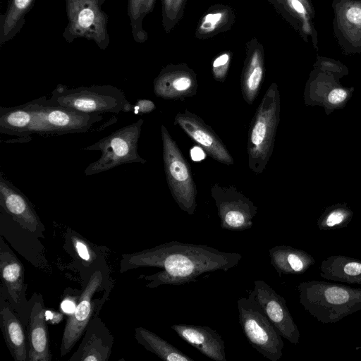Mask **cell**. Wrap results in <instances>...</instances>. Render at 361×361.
Here are the masks:
<instances>
[{"mask_svg":"<svg viewBox=\"0 0 361 361\" xmlns=\"http://www.w3.org/2000/svg\"><path fill=\"white\" fill-rule=\"evenodd\" d=\"M242 259L237 252H225L204 245L171 241L137 252L122 255L119 272L139 267L161 270L151 275H140L147 288L162 285L179 286L197 282L204 273L228 271Z\"/></svg>","mask_w":361,"mask_h":361,"instance_id":"obj_1","label":"cell"},{"mask_svg":"<svg viewBox=\"0 0 361 361\" xmlns=\"http://www.w3.org/2000/svg\"><path fill=\"white\" fill-rule=\"evenodd\" d=\"M299 302L322 324H333L361 310V288L323 281L300 282Z\"/></svg>","mask_w":361,"mask_h":361,"instance_id":"obj_2","label":"cell"},{"mask_svg":"<svg viewBox=\"0 0 361 361\" xmlns=\"http://www.w3.org/2000/svg\"><path fill=\"white\" fill-rule=\"evenodd\" d=\"M280 94L271 84L252 118L247 136L248 166L255 173H262L272 154L280 120Z\"/></svg>","mask_w":361,"mask_h":361,"instance_id":"obj_3","label":"cell"},{"mask_svg":"<svg viewBox=\"0 0 361 361\" xmlns=\"http://www.w3.org/2000/svg\"><path fill=\"white\" fill-rule=\"evenodd\" d=\"M32 114L30 134L42 136L86 133L103 119L101 114L53 105L42 97L26 103Z\"/></svg>","mask_w":361,"mask_h":361,"instance_id":"obj_4","label":"cell"},{"mask_svg":"<svg viewBox=\"0 0 361 361\" xmlns=\"http://www.w3.org/2000/svg\"><path fill=\"white\" fill-rule=\"evenodd\" d=\"M143 119L123 126L97 142L82 148L86 151H100L101 156L85 169V176H91L114 169L123 164L147 161L137 152Z\"/></svg>","mask_w":361,"mask_h":361,"instance_id":"obj_5","label":"cell"},{"mask_svg":"<svg viewBox=\"0 0 361 361\" xmlns=\"http://www.w3.org/2000/svg\"><path fill=\"white\" fill-rule=\"evenodd\" d=\"M237 304L239 323L249 343L267 359L279 360L284 343L261 305L250 292L247 298H239Z\"/></svg>","mask_w":361,"mask_h":361,"instance_id":"obj_6","label":"cell"},{"mask_svg":"<svg viewBox=\"0 0 361 361\" xmlns=\"http://www.w3.org/2000/svg\"><path fill=\"white\" fill-rule=\"evenodd\" d=\"M161 137L164 171L171 194L183 211L192 215L197 207V188L190 165L164 125L161 126Z\"/></svg>","mask_w":361,"mask_h":361,"instance_id":"obj_7","label":"cell"},{"mask_svg":"<svg viewBox=\"0 0 361 361\" xmlns=\"http://www.w3.org/2000/svg\"><path fill=\"white\" fill-rule=\"evenodd\" d=\"M51 104L68 107L87 114L119 113L128 102L124 92L111 85L81 86L54 90L47 99Z\"/></svg>","mask_w":361,"mask_h":361,"instance_id":"obj_8","label":"cell"},{"mask_svg":"<svg viewBox=\"0 0 361 361\" xmlns=\"http://www.w3.org/2000/svg\"><path fill=\"white\" fill-rule=\"evenodd\" d=\"M102 283L101 271H95L82 290L75 311L67 319L61 343V356L71 351L85 332L90 320L99 313L103 302L107 299L108 292L102 298H96Z\"/></svg>","mask_w":361,"mask_h":361,"instance_id":"obj_9","label":"cell"},{"mask_svg":"<svg viewBox=\"0 0 361 361\" xmlns=\"http://www.w3.org/2000/svg\"><path fill=\"white\" fill-rule=\"evenodd\" d=\"M215 202L221 227L231 231H243L253 225L257 207L235 186L214 184L210 189Z\"/></svg>","mask_w":361,"mask_h":361,"instance_id":"obj_10","label":"cell"},{"mask_svg":"<svg viewBox=\"0 0 361 361\" xmlns=\"http://www.w3.org/2000/svg\"><path fill=\"white\" fill-rule=\"evenodd\" d=\"M250 293L264 310L267 317L281 336L294 345L300 341V331L295 323L284 298L262 280L254 281Z\"/></svg>","mask_w":361,"mask_h":361,"instance_id":"obj_11","label":"cell"},{"mask_svg":"<svg viewBox=\"0 0 361 361\" xmlns=\"http://www.w3.org/2000/svg\"><path fill=\"white\" fill-rule=\"evenodd\" d=\"M0 271L6 298L25 323L28 320L30 302L25 296L24 267L2 238L0 240Z\"/></svg>","mask_w":361,"mask_h":361,"instance_id":"obj_12","label":"cell"},{"mask_svg":"<svg viewBox=\"0 0 361 361\" xmlns=\"http://www.w3.org/2000/svg\"><path fill=\"white\" fill-rule=\"evenodd\" d=\"M69 31L93 39L99 45L106 40V23L97 0H67Z\"/></svg>","mask_w":361,"mask_h":361,"instance_id":"obj_13","label":"cell"},{"mask_svg":"<svg viewBox=\"0 0 361 361\" xmlns=\"http://www.w3.org/2000/svg\"><path fill=\"white\" fill-rule=\"evenodd\" d=\"M173 124L179 126L206 153L221 164H234V160L220 137L200 116L185 109L178 113Z\"/></svg>","mask_w":361,"mask_h":361,"instance_id":"obj_14","label":"cell"},{"mask_svg":"<svg viewBox=\"0 0 361 361\" xmlns=\"http://www.w3.org/2000/svg\"><path fill=\"white\" fill-rule=\"evenodd\" d=\"M0 205L22 228L32 233L44 231L39 217L28 198L0 173Z\"/></svg>","mask_w":361,"mask_h":361,"instance_id":"obj_15","label":"cell"},{"mask_svg":"<svg viewBox=\"0 0 361 361\" xmlns=\"http://www.w3.org/2000/svg\"><path fill=\"white\" fill-rule=\"evenodd\" d=\"M114 336L96 314L88 324L83 338L69 361H107L112 351Z\"/></svg>","mask_w":361,"mask_h":361,"instance_id":"obj_16","label":"cell"},{"mask_svg":"<svg viewBox=\"0 0 361 361\" xmlns=\"http://www.w3.org/2000/svg\"><path fill=\"white\" fill-rule=\"evenodd\" d=\"M29 302L28 360L50 361L51 353L42 297L35 293Z\"/></svg>","mask_w":361,"mask_h":361,"instance_id":"obj_17","label":"cell"},{"mask_svg":"<svg viewBox=\"0 0 361 361\" xmlns=\"http://www.w3.org/2000/svg\"><path fill=\"white\" fill-rule=\"evenodd\" d=\"M171 328L183 341L214 361H226L224 341L213 329L206 326L173 324Z\"/></svg>","mask_w":361,"mask_h":361,"instance_id":"obj_18","label":"cell"},{"mask_svg":"<svg viewBox=\"0 0 361 361\" xmlns=\"http://www.w3.org/2000/svg\"><path fill=\"white\" fill-rule=\"evenodd\" d=\"M0 299L1 329L10 353L16 361L28 360L27 341L22 322L2 293Z\"/></svg>","mask_w":361,"mask_h":361,"instance_id":"obj_19","label":"cell"},{"mask_svg":"<svg viewBox=\"0 0 361 361\" xmlns=\"http://www.w3.org/2000/svg\"><path fill=\"white\" fill-rule=\"evenodd\" d=\"M195 77L188 71L162 72L154 81V93L164 99L183 100L196 94Z\"/></svg>","mask_w":361,"mask_h":361,"instance_id":"obj_20","label":"cell"},{"mask_svg":"<svg viewBox=\"0 0 361 361\" xmlns=\"http://www.w3.org/2000/svg\"><path fill=\"white\" fill-rule=\"evenodd\" d=\"M270 263L281 276L300 275L315 264L314 257L307 252L288 245H277L269 250Z\"/></svg>","mask_w":361,"mask_h":361,"instance_id":"obj_21","label":"cell"},{"mask_svg":"<svg viewBox=\"0 0 361 361\" xmlns=\"http://www.w3.org/2000/svg\"><path fill=\"white\" fill-rule=\"evenodd\" d=\"M319 275L329 281L361 285V259L338 255L322 260Z\"/></svg>","mask_w":361,"mask_h":361,"instance_id":"obj_22","label":"cell"},{"mask_svg":"<svg viewBox=\"0 0 361 361\" xmlns=\"http://www.w3.org/2000/svg\"><path fill=\"white\" fill-rule=\"evenodd\" d=\"M134 336L137 342L147 350L154 353L165 361H194L179 349L144 327L135 329Z\"/></svg>","mask_w":361,"mask_h":361,"instance_id":"obj_23","label":"cell"},{"mask_svg":"<svg viewBox=\"0 0 361 361\" xmlns=\"http://www.w3.org/2000/svg\"><path fill=\"white\" fill-rule=\"evenodd\" d=\"M32 114L26 103L14 107L0 108V132L10 135L30 137Z\"/></svg>","mask_w":361,"mask_h":361,"instance_id":"obj_24","label":"cell"},{"mask_svg":"<svg viewBox=\"0 0 361 361\" xmlns=\"http://www.w3.org/2000/svg\"><path fill=\"white\" fill-rule=\"evenodd\" d=\"M354 213L345 203H337L328 207L317 220L321 231H334L346 227Z\"/></svg>","mask_w":361,"mask_h":361,"instance_id":"obj_25","label":"cell"},{"mask_svg":"<svg viewBox=\"0 0 361 361\" xmlns=\"http://www.w3.org/2000/svg\"><path fill=\"white\" fill-rule=\"evenodd\" d=\"M262 78L263 68L258 58L254 56L241 80L242 94L248 104H252L258 96Z\"/></svg>","mask_w":361,"mask_h":361,"instance_id":"obj_26","label":"cell"},{"mask_svg":"<svg viewBox=\"0 0 361 361\" xmlns=\"http://www.w3.org/2000/svg\"><path fill=\"white\" fill-rule=\"evenodd\" d=\"M33 0H11L1 26V43L16 29Z\"/></svg>","mask_w":361,"mask_h":361,"instance_id":"obj_27","label":"cell"},{"mask_svg":"<svg viewBox=\"0 0 361 361\" xmlns=\"http://www.w3.org/2000/svg\"><path fill=\"white\" fill-rule=\"evenodd\" d=\"M71 239L78 257L86 264H92L94 260L95 253L90 244L80 236L72 235Z\"/></svg>","mask_w":361,"mask_h":361,"instance_id":"obj_28","label":"cell"},{"mask_svg":"<svg viewBox=\"0 0 361 361\" xmlns=\"http://www.w3.org/2000/svg\"><path fill=\"white\" fill-rule=\"evenodd\" d=\"M149 0H129L128 13L133 30L142 15L146 11Z\"/></svg>","mask_w":361,"mask_h":361,"instance_id":"obj_29","label":"cell"},{"mask_svg":"<svg viewBox=\"0 0 361 361\" xmlns=\"http://www.w3.org/2000/svg\"><path fill=\"white\" fill-rule=\"evenodd\" d=\"M229 61L227 54H222L216 58L213 63L214 77L218 80H223L225 76L226 67Z\"/></svg>","mask_w":361,"mask_h":361,"instance_id":"obj_30","label":"cell"},{"mask_svg":"<svg viewBox=\"0 0 361 361\" xmlns=\"http://www.w3.org/2000/svg\"><path fill=\"white\" fill-rule=\"evenodd\" d=\"M349 96L348 90L344 88L336 87L331 90L327 95L329 104L339 105L343 104Z\"/></svg>","mask_w":361,"mask_h":361,"instance_id":"obj_31","label":"cell"},{"mask_svg":"<svg viewBox=\"0 0 361 361\" xmlns=\"http://www.w3.org/2000/svg\"><path fill=\"white\" fill-rule=\"evenodd\" d=\"M78 300V297L67 295L61 302V310L67 314H72L77 307Z\"/></svg>","mask_w":361,"mask_h":361,"instance_id":"obj_32","label":"cell"},{"mask_svg":"<svg viewBox=\"0 0 361 361\" xmlns=\"http://www.w3.org/2000/svg\"><path fill=\"white\" fill-rule=\"evenodd\" d=\"M156 108L153 102L149 99H139L133 106L135 113L147 114L152 112Z\"/></svg>","mask_w":361,"mask_h":361,"instance_id":"obj_33","label":"cell"},{"mask_svg":"<svg viewBox=\"0 0 361 361\" xmlns=\"http://www.w3.org/2000/svg\"><path fill=\"white\" fill-rule=\"evenodd\" d=\"M348 20L355 24L361 23V8L359 7H352L346 12Z\"/></svg>","mask_w":361,"mask_h":361,"instance_id":"obj_34","label":"cell"},{"mask_svg":"<svg viewBox=\"0 0 361 361\" xmlns=\"http://www.w3.org/2000/svg\"><path fill=\"white\" fill-rule=\"evenodd\" d=\"M45 317L47 322H49L51 324H58L62 321L63 315L61 312L53 310H46Z\"/></svg>","mask_w":361,"mask_h":361,"instance_id":"obj_35","label":"cell"},{"mask_svg":"<svg viewBox=\"0 0 361 361\" xmlns=\"http://www.w3.org/2000/svg\"><path fill=\"white\" fill-rule=\"evenodd\" d=\"M221 18V13L208 14L204 18L203 25L207 27H212L220 20Z\"/></svg>","mask_w":361,"mask_h":361,"instance_id":"obj_36","label":"cell"},{"mask_svg":"<svg viewBox=\"0 0 361 361\" xmlns=\"http://www.w3.org/2000/svg\"><path fill=\"white\" fill-rule=\"evenodd\" d=\"M191 157L194 161H198L203 159L205 157L202 147H195L190 152Z\"/></svg>","mask_w":361,"mask_h":361,"instance_id":"obj_37","label":"cell"},{"mask_svg":"<svg viewBox=\"0 0 361 361\" xmlns=\"http://www.w3.org/2000/svg\"><path fill=\"white\" fill-rule=\"evenodd\" d=\"M292 7L299 13H304L305 8L298 0H290Z\"/></svg>","mask_w":361,"mask_h":361,"instance_id":"obj_38","label":"cell"}]
</instances>
